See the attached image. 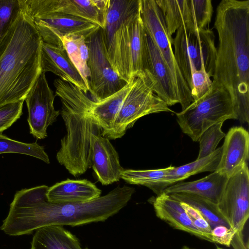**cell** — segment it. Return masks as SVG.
I'll return each instance as SVG.
<instances>
[{"label":"cell","mask_w":249,"mask_h":249,"mask_svg":"<svg viewBox=\"0 0 249 249\" xmlns=\"http://www.w3.org/2000/svg\"><path fill=\"white\" fill-rule=\"evenodd\" d=\"M48 189L43 185L17 192L0 230L10 236H20L48 226L104 222L124 207L135 192L133 187L118 186L89 201L53 203L47 200Z\"/></svg>","instance_id":"1"},{"label":"cell","mask_w":249,"mask_h":249,"mask_svg":"<svg viewBox=\"0 0 249 249\" xmlns=\"http://www.w3.org/2000/svg\"><path fill=\"white\" fill-rule=\"evenodd\" d=\"M218 47L212 86L229 93L237 120L249 122V0H222L214 24Z\"/></svg>","instance_id":"2"},{"label":"cell","mask_w":249,"mask_h":249,"mask_svg":"<svg viewBox=\"0 0 249 249\" xmlns=\"http://www.w3.org/2000/svg\"><path fill=\"white\" fill-rule=\"evenodd\" d=\"M41 36L19 6L0 37V107L25 101L41 72Z\"/></svg>","instance_id":"3"},{"label":"cell","mask_w":249,"mask_h":249,"mask_svg":"<svg viewBox=\"0 0 249 249\" xmlns=\"http://www.w3.org/2000/svg\"><path fill=\"white\" fill-rule=\"evenodd\" d=\"M142 0H107L103 32L108 59L128 83L144 73L147 34L141 16Z\"/></svg>","instance_id":"4"},{"label":"cell","mask_w":249,"mask_h":249,"mask_svg":"<svg viewBox=\"0 0 249 249\" xmlns=\"http://www.w3.org/2000/svg\"><path fill=\"white\" fill-rule=\"evenodd\" d=\"M55 96L60 98V111L66 128L56 154L58 162L74 177L84 174L91 167L90 143L92 127L93 101L73 84L60 78L53 81Z\"/></svg>","instance_id":"5"},{"label":"cell","mask_w":249,"mask_h":249,"mask_svg":"<svg viewBox=\"0 0 249 249\" xmlns=\"http://www.w3.org/2000/svg\"><path fill=\"white\" fill-rule=\"evenodd\" d=\"M173 44L177 63L190 90L194 71L203 70L213 77L217 49L211 29H197L183 24L177 30Z\"/></svg>","instance_id":"6"},{"label":"cell","mask_w":249,"mask_h":249,"mask_svg":"<svg viewBox=\"0 0 249 249\" xmlns=\"http://www.w3.org/2000/svg\"><path fill=\"white\" fill-rule=\"evenodd\" d=\"M176 114L182 131L194 142L213 124L237 119L228 91L222 87L213 86L203 97Z\"/></svg>","instance_id":"7"},{"label":"cell","mask_w":249,"mask_h":249,"mask_svg":"<svg viewBox=\"0 0 249 249\" xmlns=\"http://www.w3.org/2000/svg\"><path fill=\"white\" fill-rule=\"evenodd\" d=\"M161 112L175 113L154 92L151 80L144 73L136 77L112 126L106 137L121 138L140 118Z\"/></svg>","instance_id":"8"},{"label":"cell","mask_w":249,"mask_h":249,"mask_svg":"<svg viewBox=\"0 0 249 249\" xmlns=\"http://www.w3.org/2000/svg\"><path fill=\"white\" fill-rule=\"evenodd\" d=\"M141 16L145 30L168 67L176 84L182 110L193 102L189 87L177 63L172 48L173 40L168 35L160 9L155 0H142Z\"/></svg>","instance_id":"9"},{"label":"cell","mask_w":249,"mask_h":249,"mask_svg":"<svg viewBox=\"0 0 249 249\" xmlns=\"http://www.w3.org/2000/svg\"><path fill=\"white\" fill-rule=\"evenodd\" d=\"M85 40L89 50V92L91 100L98 102L121 89L126 83L118 76L108 59L102 28Z\"/></svg>","instance_id":"10"},{"label":"cell","mask_w":249,"mask_h":249,"mask_svg":"<svg viewBox=\"0 0 249 249\" xmlns=\"http://www.w3.org/2000/svg\"><path fill=\"white\" fill-rule=\"evenodd\" d=\"M217 206L235 234L243 233L249 217V172L247 163L228 178Z\"/></svg>","instance_id":"11"},{"label":"cell","mask_w":249,"mask_h":249,"mask_svg":"<svg viewBox=\"0 0 249 249\" xmlns=\"http://www.w3.org/2000/svg\"><path fill=\"white\" fill-rule=\"evenodd\" d=\"M107 0H18L31 18L59 14L77 17L104 28Z\"/></svg>","instance_id":"12"},{"label":"cell","mask_w":249,"mask_h":249,"mask_svg":"<svg viewBox=\"0 0 249 249\" xmlns=\"http://www.w3.org/2000/svg\"><path fill=\"white\" fill-rule=\"evenodd\" d=\"M55 97L45 73L41 72L25 99L30 132L37 139L47 137L48 126L53 124L60 115V111L54 107Z\"/></svg>","instance_id":"13"},{"label":"cell","mask_w":249,"mask_h":249,"mask_svg":"<svg viewBox=\"0 0 249 249\" xmlns=\"http://www.w3.org/2000/svg\"><path fill=\"white\" fill-rule=\"evenodd\" d=\"M31 18L42 41L56 46L63 45L61 38L64 36L76 35L87 38L101 28L86 19L67 15L51 14Z\"/></svg>","instance_id":"14"},{"label":"cell","mask_w":249,"mask_h":249,"mask_svg":"<svg viewBox=\"0 0 249 249\" xmlns=\"http://www.w3.org/2000/svg\"><path fill=\"white\" fill-rule=\"evenodd\" d=\"M91 167L99 181L107 185L121 179L124 169L120 162L118 154L109 140L102 136L101 129L94 124L90 143Z\"/></svg>","instance_id":"15"},{"label":"cell","mask_w":249,"mask_h":249,"mask_svg":"<svg viewBox=\"0 0 249 249\" xmlns=\"http://www.w3.org/2000/svg\"><path fill=\"white\" fill-rule=\"evenodd\" d=\"M146 42L148 52L144 73L151 81L154 92L168 106L179 103L178 89L170 69L147 34Z\"/></svg>","instance_id":"16"},{"label":"cell","mask_w":249,"mask_h":249,"mask_svg":"<svg viewBox=\"0 0 249 249\" xmlns=\"http://www.w3.org/2000/svg\"><path fill=\"white\" fill-rule=\"evenodd\" d=\"M41 72H51L61 80L77 87L87 95L89 86L70 60L62 46H56L42 41L40 52Z\"/></svg>","instance_id":"17"},{"label":"cell","mask_w":249,"mask_h":249,"mask_svg":"<svg viewBox=\"0 0 249 249\" xmlns=\"http://www.w3.org/2000/svg\"><path fill=\"white\" fill-rule=\"evenodd\" d=\"M221 157L215 171L229 178L249 160V134L241 126L231 128L225 136Z\"/></svg>","instance_id":"18"},{"label":"cell","mask_w":249,"mask_h":249,"mask_svg":"<svg viewBox=\"0 0 249 249\" xmlns=\"http://www.w3.org/2000/svg\"><path fill=\"white\" fill-rule=\"evenodd\" d=\"M101 190L87 179L66 180L49 187L47 200L53 203H81L100 196Z\"/></svg>","instance_id":"19"},{"label":"cell","mask_w":249,"mask_h":249,"mask_svg":"<svg viewBox=\"0 0 249 249\" xmlns=\"http://www.w3.org/2000/svg\"><path fill=\"white\" fill-rule=\"evenodd\" d=\"M156 216L175 229L182 231L205 240L196 229L181 203L164 192L151 199Z\"/></svg>","instance_id":"20"},{"label":"cell","mask_w":249,"mask_h":249,"mask_svg":"<svg viewBox=\"0 0 249 249\" xmlns=\"http://www.w3.org/2000/svg\"><path fill=\"white\" fill-rule=\"evenodd\" d=\"M216 171L200 179L190 182H179L167 187V194L187 193L196 195L217 204L228 179Z\"/></svg>","instance_id":"21"},{"label":"cell","mask_w":249,"mask_h":249,"mask_svg":"<svg viewBox=\"0 0 249 249\" xmlns=\"http://www.w3.org/2000/svg\"><path fill=\"white\" fill-rule=\"evenodd\" d=\"M30 249H83L78 238L63 226L51 225L36 230Z\"/></svg>","instance_id":"22"},{"label":"cell","mask_w":249,"mask_h":249,"mask_svg":"<svg viewBox=\"0 0 249 249\" xmlns=\"http://www.w3.org/2000/svg\"><path fill=\"white\" fill-rule=\"evenodd\" d=\"M135 79L126 83L121 89L110 96L98 102H92V115L101 129L102 136L105 137L111 129Z\"/></svg>","instance_id":"23"},{"label":"cell","mask_w":249,"mask_h":249,"mask_svg":"<svg viewBox=\"0 0 249 249\" xmlns=\"http://www.w3.org/2000/svg\"><path fill=\"white\" fill-rule=\"evenodd\" d=\"M221 147L203 158L179 167L171 165L166 177L169 185L182 181L190 176L204 172H214L216 170L221 157Z\"/></svg>","instance_id":"24"},{"label":"cell","mask_w":249,"mask_h":249,"mask_svg":"<svg viewBox=\"0 0 249 249\" xmlns=\"http://www.w3.org/2000/svg\"><path fill=\"white\" fill-rule=\"evenodd\" d=\"M170 167L153 170L124 169L121 179L129 184L146 186L158 196L169 186L166 177Z\"/></svg>","instance_id":"25"},{"label":"cell","mask_w":249,"mask_h":249,"mask_svg":"<svg viewBox=\"0 0 249 249\" xmlns=\"http://www.w3.org/2000/svg\"><path fill=\"white\" fill-rule=\"evenodd\" d=\"M170 195L178 201L188 204L197 210L210 224L212 229L218 225L230 228L218 209L217 204L200 196L187 193Z\"/></svg>","instance_id":"26"},{"label":"cell","mask_w":249,"mask_h":249,"mask_svg":"<svg viewBox=\"0 0 249 249\" xmlns=\"http://www.w3.org/2000/svg\"><path fill=\"white\" fill-rule=\"evenodd\" d=\"M169 38L183 24L188 23V0H158Z\"/></svg>","instance_id":"27"},{"label":"cell","mask_w":249,"mask_h":249,"mask_svg":"<svg viewBox=\"0 0 249 249\" xmlns=\"http://www.w3.org/2000/svg\"><path fill=\"white\" fill-rule=\"evenodd\" d=\"M85 40L84 37L76 35H66L61 38L64 48L70 60L89 86V50Z\"/></svg>","instance_id":"28"},{"label":"cell","mask_w":249,"mask_h":249,"mask_svg":"<svg viewBox=\"0 0 249 249\" xmlns=\"http://www.w3.org/2000/svg\"><path fill=\"white\" fill-rule=\"evenodd\" d=\"M5 153L24 154L36 158L46 163H50L44 147L37 142L24 143L0 134V154Z\"/></svg>","instance_id":"29"},{"label":"cell","mask_w":249,"mask_h":249,"mask_svg":"<svg viewBox=\"0 0 249 249\" xmlns=\"http://www.w3.org/2000/svg\"><path fill=\"white\" fill-rule=\"evenodd\" d=\"M188 26L197 29L209 28L213 8L211 0H188Z\"/></svg>","instance_id":"30"},{"label":"cell","mask_w":249,"mask_h":249,"mask_svg":"<svg viewBox=\"0 0 249 249\" xmlns=\"http://www.w3.org/2000/svg\"><path fill=\"white\" fill-rule=\"evenodd\" d=\"M224 122H219L213 124L204 131L199 137V151L197 159L206 157L215 150L221 140L226 134L221 127Z\"/></svg>","instance_id":"31"},{"label":"cell","mask_w":249,"mask_h":249,"mask_svg":"<svg viewBox=\"0 0 249 249\" xmlns=\"http://www.w3.org/2000/svg\"><path fill=\"white\" fill-rule=\"evenodd\" d=\"M203 70L194 71L191 75L190 91L193 101L203 97L211 89L212 80Z\"/></svg>","instance_id":"32"},{"label":"cell","mask_w":249,"mask_h":249,"mask_svg":"<svg viewBox=\"0 0 249 249\" xmlns=\"http://www.w3.org/2000/svg\"><path fill=\"white\" fill-rule=\"evenodd\" d=\"M23 102L19 101L0 107V134L20 118Z\"/></svg>","instance_id":"33"},{"label":"cell","mask_w":249,"mask_h":249,"mask_svg":"<svg viewBox=\"0 0 249 249\" xmlns=\"http://www.w3.org/2000/svg\"><path fill=\"white\" fill-rule=\"evenodd\" d=\"M19 9L18 0H0V37Z\"/></svg>","instance_id":"34"},{"label":"cell","mask_w":249,"mask_h":249,"mask_svg":"<svg viewBox=\"0 0 249 249\" xmlns=\"http://www.w3.org/2000/svg\"><path fill=\"white\" fill-rule=\"evenodd\" d=\"M181 203L192 220L194 227L205 236L206 241L213 242L211 236L212 228L207 220L197 210L187 204Z\"/></svg>","instance_id":"35"},{"label":"cell","mask_w":249,"mask_h":249,"mask_svg":"<svg viewBox=\"0 0 249 249\" xmlns=\"http://www.w3.org/2000/svg\"><path fill=\"white\" fill-rule=\"evenodd\" d=\"M235 231L230 228L224 225H218L212 229V242L229 247Z\"/></svg>","instance_id":"36"},{"label":"cell","mask_w":249,"mask_h":249,"mask_svg":"<svg viewBox=\"0 0 249 249\" xmlns=\"http://www.w3.org/2000/svg\"><path fill=\"white\" fill-rule=\"evenodd\" d=\"M231 245L234 249H249V242L245 241L243 233L234 234Z\"/></svg>","instance_id":"37"},{"label":"cell","mask_w":249,"mask_h":249,"mask_svg":"<svg viewBox=\"0 0 249 249\" xmlns=\"http://www.w3.org/2000/svg\"><path fill=\"white\" fill-rule=\"evenodd\" d=\"M181 249H194L191 248L186 246H184L183 247H182V248Z\"/></svg>","instance_id":"38"},{"label":"cell","mask_w":249,"mask_h":249,"mask_svg":"<svg viewBox=\"0 0 249 249\" xmlns=\"http://www.w3.org/2000/svg\"><path fill=\"white\" fill-rule=\"evenodd\" d=\"M216 249H224L221 248H220V247H217V248H216Z\"/></svg>","instance_id":"39"},{"label":"cell","mask_w":249,"mask_h":249,"mask_svg":"<svg viewBox=\"0 0 249 249\" xmlns=\"http://www.w3.org/2000/svg\"><path fill=\"white\" fill-rule=\"evenodd\" d=\"M88 249V248H85V249Z\"/></svg>","instance_id":"40"}]
</instances>
